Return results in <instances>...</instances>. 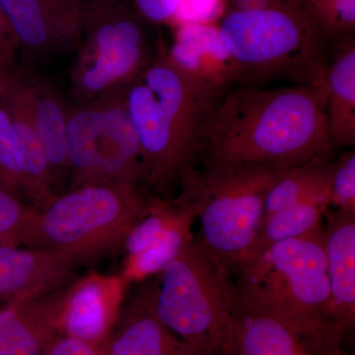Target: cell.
<instances>
[{"mask_svg": "<svg viewBox=\"0 0 355 355\" xmlns=\"http://www.w3.org/2000/svg\"><path fill=\"white\" fill-rule=\"evenodd\" d=\"M326 99L309 86H236L210 107L200 123L193 164L198 159L202 167H296L334 153Z\"/></svg>", "mask_w": 355, "mask_h": 355, "instance_id": "obj_1", "label": "cell"}, {"mask_svg": "<svg viewBox=\"0 0 355 355\" xmlns=\"http://www.w3.org/2000/svg\"><path fill=\"white\" fill-rule=\"evenodd\" d=\"M125 95L139 140L141 181L158 191L180 183L193 164L200 123L217 100L172 64L161 41L150 64L125 86Z\"/></svg>", "mask_w": 355, "mask_h": 355, "instance_id": "obj_2", "label": "cell"}, {"mask_svg": "<svg viewBox=\"0 0 355 355\" xmlns=\"http://www.w3.org/2000/svg\"><path fill=\"white\" fill-rule=\"evenodd\" d=\"M217 27L241 69L243 84L263 86L286 79L316 89L327 98L335 41L293 0L261 10L224 11Z\"/></svg>", "mask_w": 355, "mask_h": 355, "instance_id": "obj_3", "label": "cell"}, {"mask_svg": "<svg viewBox=\"0 0 355 355\" xmlns=\"http://www.w3.org/2000/svg\"><path fill=\"white\" fill-rule=\"evenodd\" d=\"M232 299L265 311L299 330L343 343L331 316V294L324 246V226L315 232L277 243L229 270Z\"/></svg>", "mask_w": 355, "mask_h": 355, "instance_id": "obj_4", "label": "cell"}, {"mask_svg": "<svg viewBox=\"0 0 355 355\" xmlns=\"http://www.w3.org/2000/svg\"><path fill=\"white\" fill-rule=\"evenodd\" d=\"M150 205L137 183L83 184L38 210L25 245L76 270L123 249Z\"/></svg>", "mask_w": 355, "mask_h": 355, "instance_id": "obj_5", "label": "cell"}, {"mask_svg": "<svg viewBox=\"0 0 355 355\" xmlns=\"http://www.w3.org/2000/svg\"><path fill=\"white\" fill-rule=\"evenodd\" d=\"M294 167L263 165L191 167L182 177L174 200L200 221L198 239L227 270L253 242L268 191Z\"/></svg>", "mask_w": 355, "mask_h": 355, "instance_id": "obj_6", "label": "cell"}, {"mask_svg": "<svg viewBox=\"0 0 355 355\" xmlns=\"http://www.w3.org/2000/svg\"><path fill=\"white\" fill-rule=\"evenodd\" d=\"M149 286L154 313L175 335L210 355H227L232 291L225 266L191 238Z\"/></svg>", "mask_w": 355, "mask_h": 355, "instance_id": "obj_7", "label": "cell"}, {"mask_svg": "<svg viewBox=\"0 0 355 355\" xmlns=\"http://www.w3.org/2000/svg\"><path fill=\"white\" fill-rule=\"evenodd\" d=\"M81 55L74 86L84 103L125 87L150 64L146 21L128 0H80Z\"/></svg>", "mask_w": 355, "mask_h": 355, "instance_id": "obj_8", "label": "cell"}, {"mask_svg": "<svg viewBox=\"0 0 355 355\" xmlns=\"http://www.w3.org/2000/svg\"><path fill=\"white\" fill-rule=\"evenodd\" d=\"M67 142L72 189L141 181L139 140L125 87L70 110Z\"/></svg>", "mask_w": 355, "mask_h": 355, "instance_id": "obj_9", "label": "cell"}, {"mask_svg": "<svg viewBox=\"0 0 355 355\" xmlns=\"http://www.w3.org/2000/svg\"><path fill=\"white\" fill-rule=\"evenodd\" d=\"M127 282L121 275L91 272L58 294V330L93 343L108 342L121 309Z\"/></svg>", "mask_w": 355, "mask_h": 355, "instance_id": "obj_10", "label": "cell"}, {"mask_svg": "<svg viewBox=\"0 0 355 355\" xmlns=\"http://www.w3.org/2000/svg\"><path fill=\"white\" fill-rule=\"evenodd\" d=\"M167 53L172 64L212 99L218 100L243 84L241 69L222 41L217 25L178 24Z\"/></svg>", "mask_w": 355, "mask_h": 355, "instance_id": "obj_11", "label": "cell"}, {"mask_svg": "<svg viewBox=\"0 0 355 355\" xmlns=\"http://www.w3.org/2000/svg\"><path fill=\"white\" fill-rule=\"evenodd\" d=\"M232 316L227 355H347L336 338L299 330L275 315L233 299Z\"/></svg>", "mask_w": 355, "mask_h": 355, "instance_id": "obj_12", "label": "cell"}, {"mask_svg": "<svg viewBox=\"0 0 355 355\" xmlns=\"http://www.w3.org/2000/svg\"><path fill=\"white\" fill-rule=\"evenodd\" d=\"M0 8L16 42L32 53L80 44V0H0Z\"/></svg>", "mask_w": 355, "mask_h": 355, "instance_id": "obj_13", "label": "cell"}, {"mask_svg": "<svg viewBox=\"0 0 355 355\" xmlns=\"http://www.w3.org/2000/svg\"><path fill=\"white\" fill-rule=\"evenodd\" d=\"M73 270L43 250L0 246V302L12 307L49 295L67 284Z\"/></svg>", "mask_w": 355, "mask_h": 355, "instance_id": "obj_14", "label": "cell"}, {"mask_svg": "<svg viewBox=\"0 0 355 355\" xmlns=\"http://www.w3.org/2000/svg\"><path fill=\"white\" fill-rule=\"evenodd\" d=\"M324 246L331 294V316L343 338L355 324V214L327 210Z\"/></svg>", "mask_w": 355, "mask_h": 355, "instance_id": "obj_15", "label": "cell"}, {"mask_svg": "<svg viewBox=\"0 0 355 355\" xmlns=\"http://www.w3.org/2000/svg\"><path fill=\"white\" fill-rule=\"evenodd\" d=\"M107 350L108 355H210L184 342L158 319L149 286L121 306Z\"/></svg>", "mask_w": 355, "mask_h": 355, "instance_id": "obj_16", "label": "cell"}, {"mask_svg": "<svg viewBox=\"0 0 355 355\" xmlns=\"http://www.w3.org/2000/svg\"><path fill=\"white\" fill-rule=\"evenodd\" d=\"M326 120L334 150L355 146V40L334 42L327 73Z\"/></svg>", "mask_w": 355, "mask_h": 355, "instance_id": "obj_17", "label": "cell"}, {"mask_svg": "<svg viewBox=\"0 0 355 355\" xmlns=\"http://www.w3.org/2000/svg\"><path fill=\"white\" fill-rule=\"evenodd\" d=\"M58 294L0 309V355H44L58 330Z\"/></svg>", "mask_w": 355, "mask_h": 355, "instance_id": "obj_18", "label": "cell"}, {"mask_svg": "<svg viewBox=\"0 0 355 355\" xmlns=\"http://www.w3.org/2000/svg\"><path fill=\"white\" fill-rule=\"evenodd\" d=\"M8 93L6 109L12 123L14 148L24 180V193L33 207L41 209L57 197L53 191L55 173L14 86Z\"/></svg>", "mask_w": 355, "mask_h": 355, "instance_id": "obj_19", "label": "cell"}, {"mask_svg": "<svg viewBox=\"0 0 355 355\" xmlns=\"http://www.w3.org/2000/svg\"><path fill=\"white\" fill-rule=\"evenodd\" d=\"M29 114L53 173L69 169L67 127L70 109L55 91L42 83L14 85Z\"/></svg>", "mask_w": 355, "mask_h": 355, "instance_id": "obj_20", "label": "cell"}, {"mask_svg": "<svg viewBox=\"0 0 355 355\" xmlns=\"http://www.w3.org/2000/svg\"><path fill=\"white\" fill-rule=\"evenodd\" d=\"M334 153L319 156L292 168L268 191L263 218L273 212L299 203L327 202L330 205Z\"/></svg>", "mask_w": 355, "mask_h": 355, "instance_id": "obj_21", "label": "cell"}, {"mask_svg": "<svg viewBox=\"0 0 355 355\" xmlns=\"http://www.w3.org/2000/svg\"><path fill=\"white\" fill-rule=\"evenodd\" d=\"M329 207L330 205L327 202H303L265 217L253 242L237 265L258 256L277 243L295 239L319 230L323 227L324 214Z\"/></svg>", "mask_w": 355, "mask_h": 355, "instance_id": "obj_22", "label": "cell"}, {"mask_svg": "<svg viewBox=\"0 0 355 355\" xmlns=\"http://www.w3.org/2000/svg\"><path fill=\"white\" fill-rule=\"evenodd\" d=\"M193 220L195 218L190 214H184L160 241L139 256L125 260V268L121 275L125 282L128 284L146 279L149 275H158L193 238L191 227Z\"/></svg>", "mask_w": 355, "mask_h": 355, "instance_id": "obj_23", "label": "cell"}, {"mask_svg": "<svg viewBox=\"0 0 355 355\" xmlns=\"http://www.w3.org/2000/svg\"><path fill=\"white\" fill-rule=\"evenodd\" d=\"M329 37L336 40L354 34L355 0H293Z\"/></svg>", "mask_w": 355, "mask_h": 355, "instance_id": "obj_24", "label": "cell"}, {"mask_svg": "<svg viewBox=\"0 0 355 355\" xmlns=\"http://www.w3.org/2000/svg\"><path fill=\"white\" fill-rule=\"evenodd\" d=\"M38 210L0 187V246L25 245Z\"/></svg>", "mask_w": 355, "mask_h": 355, "instance_id": "obj_25", "label": "cell"}, {"mask_svg": "<svg viewBox=\"0 0 355 355\" xmlns=\"http://www.w3.org/2000/svg\"><path fill=\"white\" fill-rule=\"evenodd\" d=\"M0 187L15 193H24V180L12 137V123L7 109L0 107Z\"/></svg>", "mask_w": 355, "mask_h": 355, "instance_id": "obj_26", "label": "cell"}, {"mask_svg": "<svg viewBox=\"0 0 355 355\" xmlns=\"http://www.w3.org/2000/svg\"><path fill=\"white\" fill-rule=\"evenodd\" d=\"M330 205L355 214V153L347 151L336 159L331 175Z\"/></svg>", "mask_w": 355, "mask_h": 355, "instance_id": "obj_27", "label": "cell"}, {"mask_svg": "<svg viewBox=\"0 0 355 355\" xmlns=\"http://www.w3.org/2000/svg\"><path fill=\"white\" fill-rule=\"evenodd\" d=\"M146 22L163 24L174 20L182 0H128Z\"/></svg>", "mask_w": 355, "mask_h": 355, "instance_id": "obj_28", "label": "cell"}, {"mask_svg": "<svg viewBox=\"0 0 355 355\" xmlns=\"http://www.w3.org/2000/svg\"><path fill=\"white\" fill-rule=\"evenodd\" d=\"M44 355H108L107 343H93L71 338L58 336Z\"/></svg>", "mask_w": 355, "mask_h": 355, "instance_id": "obj_29", "label": "cell"}, {"mask_svg": "<svg viewBox=\"0 0 355 355\" xmlns=\"http://www.w3.org/2000/svg\"><path fill=\"white\" fill-rule=\"evenodd\" d=\"M14 35L9 27L6 16L2 13L0 8V44L6 43V42L14 41Z\"/></svg>", "mask_w": 355, "mask_h": 355, "instance_id": "obj_30", "label": "cell"}]
</instances>
